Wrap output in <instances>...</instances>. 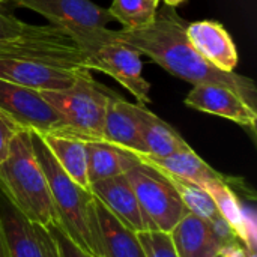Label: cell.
<instances>
[{
  "label": "cell",
  "instance_id": "1",
  "mask_svg": "<svg viewBox=\"0 0 257 257\" xmlns=\"http://www.w3.org/2000/svg\"><path fill=\"white\" fill-rule=\"evenodd\" d=\"M187 23L169 6L157 12L152 24L136 30H113L116 41L148 56L152 62L193 84H218L238 93L250 107L257 108L256 83L236 72H224L206 62L190 44Z\"/></svg>",
  "mask_w": 257,
  "mask_h": 257
},
{
  "label": "cell",
  "instance_id": "2",
  "mask_svg": "<svg viewBox=\"0 0 257 257\" xmlns=\"http://www.w3.org/2000/svg\"><path fill=\"white\" fill-rule=\"evenodd\" d=\"M27 131L35 157L45 175L60 227L81 250L98 257L95 242V196L65 173L38 131Z\"/></svg>",
  "mask_w": 257,
  "mask_h": 257
},
{
  "label": "cell",
  "instance_id": "3",
  "mask_svg": "<svg viewBox=\"0 0 257 257\" xmlns=\"http://www.w3.org/2000/svg\"><path fill=\"white\" fill-rule=\"evenodd\" d=\"M0 184L12 202L33 221L48 227L59 223L45 175L35 157L27 130L18 131L0 161Z\"/></svg>",
  "mask_w": 257,
  "mask_h": 257
},
{
  "label": "cell",
  "instance_id": "4",
  "mask_svg": "<svg viewBox=\"0 0 257 257\" xmlns=\"http://www.w3.org/2000/svg\"><path fill=\"white\" fill-rule=\"evenodd\" d=\"M71 38L84 53V63L89 71L110 75L131 92L142 105L151 104V84L142 74L143 65L139 51L116 41L113 30L107 27L81 30Z\"/></svg>",
  "mask_w": 257,
  "mask_h": 257
},
{
  "label": "cell",
  "instance_id": "5",
  "mask_svg": "<svg viewBox=\"0 0 257 257\" xmlns=\"http://www.w3.org/2000/svg\"><path fill=\"white\" fill-rule=\"evenodd\" d=\"M41 93L66 123V128L56 134H68L81 140H102L110 92L99 87L92 74L81 75L68 89L42 90Z\"/></svg>",
  "mask_w": 257,
  "mask_h": 257
},
{
  "label": "cell",
  "instance_id": "6",
  "mask_svg": "<svg viewBox=\"0 0 257 257\" xmlns=\"http://www.w3.org/2000/svg\"><path fill=\"white\" fill-rule=\"evenodd\" d=\"M125 176L155 230L170 233L188 214L172 182L155 169L139 161Z\"/></svg>",
  "mask_w": 257,
  "mask_h": 257
},
{
  "label": "cell",
  "instance_id": "7",
  "mask_svg": "<svg viewBox=\"0 0 257 257\" xmlns=\"http://www.w3.org/2000/svg\"><path fill=\"white\" fill-rule=\"evenodd\" d=\"M0 227L8 257H60L48 227L29 218L0 184Z\"/></svg>",
  "mask_w": 257,
  "mask_h": 257
},
{
  "label": "cell",
  "instance_id": "8",
  "mask_svg": "<svg viewBox=\"0 0 257 257\" xmlns=\"http://www.w3.org/2000/svg\"><path fill=\"white\" fill-rule=\"evenodd\" d=\"M0 111L21 130L60 133L66 123L39 90L0 78Z\"/></svg>",
  "mask_w": 257,
  "mask_h": 257
},
{
  "label": "cell",
  "instance_id": "9",
  "mask_svg": "<svg viewBox=\"0 0 257 257\" xmlns=\"http://www.w3.org/2000/svg\"><path fill=\"white\" fill-rule=\"evenodd\" d=\"M90 71L33 57H0V78L33 90H63Z\"/></svg>",
  "mask_w": 257,
  "mask_h": 257
},
{
  "label": "cell",
  "instance_id": "10",
  "mask_svg": "<svg viewBox=\"0 0 257 257\" xmlns=\"http://www.w3.org/2000/svg\"><path fill=\"white\" fill-rule=\"evenodd\" d=\"M8 3L42 15L51 26L62 29L69 36L81 30L107 27V23L113 20L105 8L90 0H8Z\"/></svg>",
  "mask_w": 257,
  "mask_h": 257
},
{
  "label": "cell",
  "instance_id": "11",
  "mask_svg": "<svg viewBox=\"0 0 257 257\" xmlns=\"http://www.w3.org/2000/svg\"><path fill=\"white\" fill-rule=\"evenodd\" d=\"M185 105L203 113L229 119L248 130L250 134L256 133V108L250 107L238 93L224 86L206 83L194 84L185 96Z\"/></svg>",
  "mask_w": 257,
  "mask_h": 257
},
{
  "label": "cell",
  "instance_id": "12",
  "mask_svg": "<svg viewBox=\"0 0 257 257\" xmlns=\"http://www.w3.org/2000/svg\"><path fill=\"white\" fill-rule=\"evenodd\" d=\"M90 193L128 229L133 232L155 230L154 224L142 209L137 196L125 175L113 176L90 184Z\"/></svg>",
  "mask_w": 257,
  "mask_h": 257
},
{
  "label": "cell",
  "instance_id": "13",
  "mask_svg": "<svg viewBox=\"0 0 257 257\" xmlns=\"http://www.w3.org/2000/svg\"><path fill=\"white\" fill-rule=\"evenodd\" d=\"M185 33L193 48L206 62L224 72H235L238 51L223 24L211 20L196 21L185 26Z\"/></svg>",
  "mask_w": 257,
  "mask_h": 257
},
{
  "label": "cell",
  "instance_id": "14",
  "mask_svg": "<svg viewBox=\"0 0 257 257\" xmlns=\"http://www.w3.org/2000/svg\"><path fill=\"white\" fill-rule=\"evenodd\" d=\"M93 209L98 257H145L137 233L122 224L96 197Z\"/></svg>",
  "mask_w": 257,
  "mask_h": 257
},
{
  "label": "cell",
  "instance_id": "15",
  "mask_svg": "<svg viewBox=\"0 0 257 257\" xmlns=\"http://www.w3.org/2000/svg\"><path fill=\"white\" fill-rule=\"evenodd\" d=\"M102 140L130 152L145 154V145L140 136V125L134 104L111 92L105 107Z\"/></svg>",
  "mask_w": 257,
  "mask_h": 257
},
{
  "label": "cell",
  "instance_id": "16",
  "mask_svg": "<svg viewBox=\"0 0 257 257\" xmlns=\"http://www.w3.org/2000/svg\"><path fill=\"white\" fill-rule=\"evenodd\" d=\"M140 163L155 169L164 176H170L179 181H185L194 185H203L212 179L224 178L221 173L214 170L209 164H206L193 149L185 152H178L169 157H151L146 154L133 152Z\"/></svg>",
  "mask_w": 257,
  "mask_h": 257
},
{
  "label": "cell",
  "instance_id": "17",
  "mask_svg": "<svg viewBox=\"0 0 257 257\" xmlns=\"http://www.w3.org/2000/svg\"><path fill=\"white\" fill-rule=\"evenodd\" d=\"M175 250L179 257H218L217 242L209 223L194 214H187L170 232Z\"/></svg>",
  "mask_w": 257,
  "mask_h": 257
},
{
  "label": "cell",
  "instance_id": "18",
  "mask_svg": "<svg viewBox=\"0 0 257 257\" xmlns=\"http://www.w3.org/2000/svg\"><path fill=\"white\" fill-rule=\"evenodd\" d=\"M140 125V136L145 145V154L151 157H169L178 152L190 151V145L179 133L155 116L142 104H134Z\"/></svg>",
  "mask_w": 257,
  "mask_h": 257
},
{
  "label": "cell",
  "instance_id": "19",
  "mask_svg": "<svg viewBox=\"0 0 257 257\" xmlns=\"http://www.w3.org/2000/svg\"><path fill=\"white\" fill-rule=\"evenodd\" d=\"M84 142L87 154V178L90 184L125 175L139 163V158L133 152L110 145L104 140Z\"/></svg>",
  "mask_w": 257,
  "mask_h": 257
},
{
  "label": "cell",
  "instance_id": "20",
  "mask_svg": "<svg viewBox=\"0 0 257 257\" xmlns=\"http://www.w3.org/2000/svg\"><path fill=\"white\" fill-rule=\"evenodd\" d=\"M41 137L65 173L80 187L89 190L90 182L87 178L86 142L74 136L56 133L41 134Z\"/></svg>",
  "mask_w": 257,
  "mask_h": 257
},
{
  "label": "cell",
  "instance_id": "21",
  "mask_svg": "<svg viewBox=\"0 0 257 257\" xmlns=\"http://www.w3.org/2000/svg\"><path fill=\"white\" fill-rule=\"evenodd\" d=\"M233 179L221 178V179H212L200 185L211 199L214 200L217 211L220 215L232 226L238 238L244 244V229H242V218H241V206H239V196L232 187Z\"/></svg>",
  "mask_w": 257,
  "mask_h": 257
},
{
  "label": "cell",
  "instance_id": "22",
  "mask_svg": "<svg viewBox=\"0 0 257 257\" xmlns=\"http://www.w3.org/2000/svg\"><path fill=\"white\" fill-rule=\"evenodd\" d=\"M113 20H117L123 29L136 30L154 23L158 6L149 0H113L107 9Z\"/></svg>",
  "mask_w": 257,
  "mask_h": 257
},
{
  "label": "cell",
  "instance_id": "23",
  "mask_svg": "<svg viewBox=\"0 0 257 257\" xmlns=\"http://www.w3.org/2000/svg\"><path fill=\"white\" fill-rule=\"evenodd\" d=\"M166 178L172 182V185L178 191L182 203L185 205V208L190 214H194V215H197L206 221L212 220L217 214H220L217 211L214 200L211 199V196L203 188H200L199 185L185 182V181L170 178V176H166Z\"/></svg>",
  "mask_w": 257,
  "mask_h": 257
},
{
  "label": "cell",
  "instance_id": "24",
  "mask_svg": "<svg viewBox=\"0 0 257 257\" xmlns=\"http://www.w3.org/2000/svg\"><path fill=\"white\" fill-rule=\"evenodd\" d=\"M56 26H33L27 24L12 14L0 11V45H8L12 42L30 39V38H41L51 35L57 30Z\"/></svg>",
  "mask_w": 257,
  "mask_h": 257
},
{
  "label": "cell",
  "instance_id": "25",
  "mask_svg": "<svg viewBox=\"0 0 257 257\" xmlns=\"http://www.w3.org/2000/svg\"><path fill=\"white\" fill-rule=\"evenodd\" d=\"M137 238L142 244L145 257H179L170 233L161 230H146L139 232Z\"/></svg>",
  "mask_w": 257,
  "mask_h": 257
},
{
  "label": "cell",
  "instance_id": "26",
  "mask_svg": "<svg viewBox=\"0 0 257 257\" xmlns=\"http://www.w3.org/2000/svg\"><path fill=\"white\" fill-rule=\"evenodd\" d=\"M241 218L244 229V245L247 250L256 251L257 245V217L256 208L248 199H239Z\"/></svg>",
  "mask_w": 257,
  "mask_h": 257
},
{
  "label": "cell",
  "instance_id": "27",
  "mask_svg": "<svg viewBox=\"0 0 257 257\" xmlns=\"http://www.w3.org/2000/svg\"><path fill=\"white\" fill-rule=\"evenodd\" d=\"M48 230L51 232V235L54 236L56 239V244H57V248H59V253L60 257H95L92 254H89L87 251L81 250L65 232L63 229L60 227L59 223H54V224H50L48 226Z\"/></svg>",
  "mask_w": 257,
  "mask_h": 257
},
{
  "label": "cell",
  "instance_id": "28",
  "mask_svg": "<svg viewBox=\"0 0 257 257\" xmlns=\"http://www.w3.org/2000/svg\"><path fill=\"white\" fill-rule=\"evenodd\" d=\"M211 229H212V233L217 239V242L220 244V247H227V245H232L235 242H239L241 239L238 238V235L235 233V230L232 229V226L220 215L217 214L212 220L208 221ZM242 242V241H241Z\"/></svg>",
  "mask_w": 257,
  "mask_h": 257
},
{
  "label": "cell",
  "instance_id": "29",
  "mask_svg": "<svg viewBox=\"0 0 257 257\" xmlns=\"http://www.w3.org/2000/svg\"><path fill=\"white\" fill-rule=\"evenodd\" d=\"M18 131H21V128L14 123L3 111H0V161L8 157L11 140Z\"/></svg>",
  "mask_w": 257,
  "mask_h": 257
},
{
  "label": "cell",
  "instance_id": "30",
  "mask_svg": "<svg viewBox=\"0 0 257 257\" xmlns=\"http://www.w3.org/2000/svg\"><path fill=\"white\" fill-rule=\"evenodd\" d=\"M245 251H247V247L239 241L232 245L223 247L220 250V257H245Z\"/></svg>",
  "mask_w": 257,
  "mask_h": 257
},
{
  "label": "cell",
  "instance_id": "31",
  "mask_svg": "<svg viewBox=\"0 0 257 257\" xmlns=\"http://www.w3.org/2000/svg\"><path fill=\"white\" fill-rule=\"evenodd\" d=\"M0 257H8V250H6V244H5L2 227H0Z\"/></svg>",
  "mask_w": 257,
  "mask_h": 257
},
{
  "label": "cell",
  "instance_id": "32",
  "mask_svg": "<svg viewBox=\"0 0 257 257\" xmlns=\"http://www.w3.org/2000/svg\"><path fill=\"white\" fill-rule=\"evenodd\" d=\"M167 6H170V8H175V6H178V5H181L182 2H185V0H163Z\"/></svg>",
  "mask_w": 257,
  "mask_h": 257
},
{
  "label": "cell",
  "instance_id": "33",
  "mask_svg": "<svg viewBox=\"0 0 257 257\" xmlns=\"http://www.w3.org/2000/svg\"><path fill=\"white\" fill-rule=\"evenodd\" d=\"M245 257H256V251L247 250V251H245Z\"/></svg>",
  "mask_w": 257,
  "mask_h": 257
},
{
  "label": "cell",
  "instance_id": "34",
  "mask_svg": "<svg viewBox=\"0 0 257 257\" xmlns=\"http://www.w3.org/2000/svg\"><path fill=\"white\" fill-rule=\"evenodd\" d=\"M151 3H154V5H157L158 6V3H160V0H149Z\"/></svg>",
  "mask_w": 257,
  "mask_h": 257
},
{
  "label": "cell",
  "instance_id": "35",
  "mask_svg": "<svg viewBox=\"0 0 257 257\" xmlns=\"http://www.w3.org/2000/svg\"><path fill=\"white\" fill-rule=\"evenodd\" d=\"M8 3V0H0V6H3V5H6Z\"/></svg>",
  "mask_w": 257,
  "mask_h": 257
},
{
  "label": "cell",
  "instance_id": "36",
  "mask_svg": "<svg viewBox=\"0 0 257 257\" xmlns=\"http://www.w3.org/2000/svg\"><path fill=\"white\" fill-rule=\"evenodd\" d=\"M218 257H220V256H218Z\"/></svg>",
  "mask_w": 257,
  "mask_h": 257
}]
</instances>
